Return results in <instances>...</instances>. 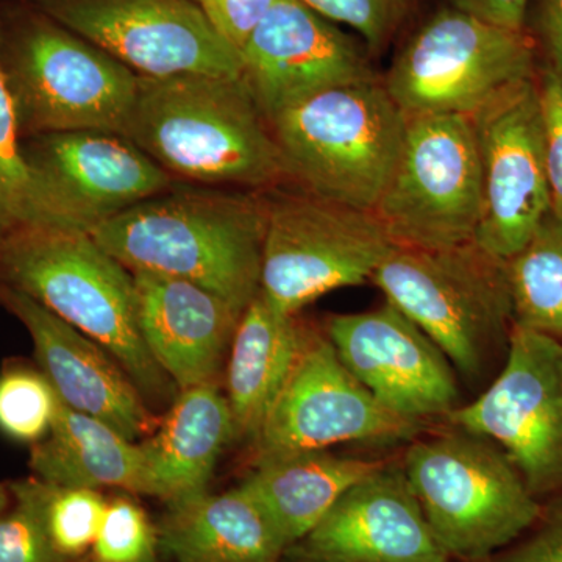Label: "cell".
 I'll use <instances>...</instances> for the list:
<instances>
[{"instance_id":"37","label":"cell","mask_w":562,"mask_h":562,"mask_svg":"<svg viewBox=\"0 0 562 562\" xmlns=\"http://www.w3.org/2000/svg\"><path fill=\"white\" fill-rule=\"evenodd\" d=\"M539 31L549 58V70L562 81V0H541Z\"/></svg>"},{"instance_id":"30","label":"cell","mask_w":562,"mask_h":562,"mask_svg":"<svg viewBox=\"0 0 562 562\" xmlns=\"http://www.w3.org/2000/svg\"><path fill=\"white\" fill-rule=\"evenodd\" d=\"M158 530L138 502L127 492L109 502L91 562H158Z\"/></svg>"},{"instance_id":"22","label":"cell","mask_w":562,"mask_h":562,"mask_svg":"<svg viewBox=\"0 0 562 562\" xmlns=\"http://www.w3.org/2000/svg\"><path fill=\"white\" fill-rule=\"evenodd\" d=\"M158 539L177 562H283L288 550L241 486L168 503Z\"/></svg>"},{"instance_id":"24","label":"cell","mask_w":562,"mask_h":562,"mask_svg":"<svg viewBox=\"0 0 562 562\" xmlns=\"http://www.w3.org/2000/svg\"><path fill=\"white\" fill-rule=\"evenodd\" d=\"M232 439L231 406L220 383L180 391L154 435L140 442L155 497L171 503L209 491L214 465Z\"/></svg>"},{"instance_id":"17","label":"cell","mask_w":562,"mask_h":562,"mask_svg":"<svg viewBox=\"0 0 562 562\" xmlns=\"http://www.w3.org/2000/svg\"><path fill=\"white\" fill-rule=\"evenodd\" d=\"M327 336L351 375L391 412L427 420L457 408L452 362L392 303L331 316Z\"/></svg>"},{"instance_id":"9","label":"cell","mask_w":562,"mask_h":562,"mask_svg":"<svg viewBox=\"0 0 562 562\" xmlns=\"http://www.w3.org/2000/svg\"><path fill=\"white\" fill-rule=\"evenodd\" d=\"M394 249L373 211L306 191L268 199L261 294L279 312L297 314L328 292L372 280Z\"/></svg>"},{"instance_id":"12","label":"cell","mask_w":562,"mask_h":562,"mask_svg":"<svg viewBox=\"0 0 562 562\" xmlns=\"http://www.w3.org/2000/svg\"><path fill=\"white\" fill-rule=\"evenodd\" d=\"M424 430L425 420L376 401L339 360L328 336L310 328L294 371L255 439V462L344 442L413 441Z\"/></svg>"},{"instance_id":"10","label":"cell","mask_w":562,"mask_h":562,"mask_svg":"<svg viewBox=\"0 0 562 562\" xmlns=\"http://www.w3.org/2000/svg\"><path fill=\"white\" fill-rule=\"evenodd\" d=\"M482 206L471 117L431 114L408 120L401 158L373 210L394 246L436 250L471 243Z\"/></svg>"},{"instance_id":"7","label":"cell","mask_w":562,"mask_h":562,"mask_svg":"<svg viewBox=\"0 0 562 562\" xmlns=\"http://www.w3.org/2000/svg\"><path fill=\"white\" fill-rule=\"evenodd\" d=\"M21 138L65 132L125 135L139 76L76 33L36 22L0 55Z\"/></svg>"},{"instance_id":"29","label":"cell","mask_w":562,"mask_h":562,"mask_svg":"<svg viewBox=\"0 0 562 562\" xmlns=\"http://www.w3.org/2000/svg\"><path fill=\"white\" fill-rule=\"evenodd\" d=\"M58 394L38 366L10 360L0 371V432L35 446L49 435Z\"/></svg>"},{"instance_id":"27","label":"cell","mask_w":562,"mask_h":562,"mask_svg":"<svg viewBox=\"0 0 562 562\" xmlns=\"http://www.w3.org/2000/svg\"><path fill=\"white\" fill-rule=\"evenodd\" d=\"M27 227H54L43 184L25 160L13 101L0 65V239Z\"/></svg>"},{"instance_id":"34","label":"cell","mask_w":562,"mask_h":562,"mask_svg":"<svg viewBox=\"0 0 562 562\" xmlns=\"http://www.w3.org/2000/svg\"><path fill=\"white\" fill-rule=\"evenodd\" d=\"M538 85L546 133L547 176L553 206L562 213V81L547 69Z\"/></svg>"},{"instance_id":"11","label":"cell","mask_w":562,"mask_h":562,"mask_svg":"<svg viewBox=\"0 0 562 562\" xmlns=\"http://www.w3.org/2000/svg\"><path fill=\"white\" fill-rule=\"evenodd\" d=\"M446 417L501 447L535 497L562 491V341L513 324L501 375Z\"/></svg>"},{"instance_id":"5","label":"cell","mask_w":562,"mask_h":562,"mask_svg":"<svg viewBox=\"0 0 562 562\" xmlns=\"http://www.w3.org/2000/svg\"><path fill=\"white\" fill-rule=\"evenodd\" d=\"M403 471L450 560H486L541 519V502L501 447L460 428L414 442Z\"/></svg>"},{"instance_id":"1","label":"cell","mask_w":562,"mask_h":562,"mask_svg":"<svg viewBox=\"0 0 562 562\" xmlns=\"http://www.w3.org/2000/svg\"><path fill=\"white\" fill-rule=\"evenodd\" d=\"M268 198L162 192L90 233L131 272L199 284L246 312L261 291Z\"/></svg>"},{"instance_id":"13","label":"cell","mask_w":562,"mask_h":562,"mask_svg":"<svg viewBox=\"0 0 562 562\" xmlns=\"http://www.w3.org/2000/svg\"><path fill=\"white\" fill-rule=\"evenodd\" d=\"M44 7L138 76L241 77V52L194 0H46Z\"/></svg>"},{"instance_id":"18","label":"cell","mask_w":562,"mask_h":562,"mask_svg":"<svg viewBox=\"0 0 562 562\" xmlns=\"http://www.w3.org/2000/svg\"><path fill=\"white\" fill-rule=\"evenodd\" d=\"M405 471L387 462L344 492L283 562H450Z\"/></svg>"},{"instance_id":"31","label":"cell","mask_w":562,"mask_h":562,"mask_svg":"<svg viewBox=\"0 0 562 562\" xmlns=\"http://www.w3.org/2000/svg\"><path fill=\"white\" fill-rule=\"evenodd\" d=\"M13 502L0 516V562H77L52 546L38 508L16 480L9 483Z\"/></svg>"},{"instance_id":"23","label":"cell","mask_w":562,"mask_h":562,"mask_svg":"<svg viewBox=\"0 0 562 562\" xmlns=\"http://www.w3.org/2000/svg\"><path fill=\"white\" fill-rule=\"evenodd\" d=\"M32 473L47 483L155 497L149 462L140 443L124 438L105 422L58 401L49 435L32 446Z\"/></svg>"},{"instance_id":"26","label":"cell","mask_w":562,"mask_h":562,"mask_svg":"<svg viewBox=\"0 0 562 562\" xmlns=\"http://www.w3.org/2000/svg\"><path fill=\"white\" fill-rule=\"evenodd\" d=\"M513 324L562 341V213L552 206L506 261Z\"/></svg>"},{"instance_id":"21","label":"cell","mask_w":562,"mask_h":562,"mask_svg":"<svg viewBox=\"0 0 562 562\" xmlns=\"http://www.w3.org/2000/svg\"><path fill=\"white\" fill-rule=\"evenodd\" d=\"M308 325L281 313L260 294L243 313L228 353L227 402L233 439L255 442L301 357Z\"/></svg>"},{"instance_id":"25","label":"cell","mask_w":562,"mask_h":562,"mask_svg":"<svg viewBox=\"0 0 562 562\" xmlns=\"http://www.w3.org/2000/svg\"><path fill=\"white\" fill-rule=\"evenodd\" d=\"M386 464L308 450L255 462V471L239 486L290 549L321 522L344 492Z\"/></svg>"},{"instance_id":"6","label":"cell","mask_w":562,"mask_h":562,"mask_svg":"<svg viewBox=\"0 0 562 562\" xmlns=\"http://www.w3.org/2000/svg\"><path fill=\"white\" fill-rule=\"evenodd\" d=\"M371 281L469 379L482 375L512 331L506 261L475 241L436 250L395 247Z\"/></svg>"},{"instance_id":"15","label":"cell","mask_w":562,"mask_h":562,"mask_svg":"<svg viewBox=\"0 0 562 562\" xmlns=\"http://www.w3.org/2000/svg\"><path fill=\"white\" fill-rule=\"evenodd\" d=\"M54 227L91 233L172 188L173 177L116 133L65 132L22 138Z\"/></svg>"},{"instance_id":"36","label":"cell","mask_w":562,"mask_h":562,"mask_svg":"<svg viewBox=\"0 0 562 562\" xmlns=\"http://www.w3.org/2000/svg\"><path fill=\"white\" fill-rule=\"evenodd\" d=\"M450 7L465 11L472 16L508 29L525 32L528 0H449Z\"/></svg>"},{"instance_id":"3","label":"cell","mask_w":562,"mask_h":562,"mask_svg":"<svg viewBox=\"0 0 562 562\" xmlns=\"http://www.w3.org/2000/svg\"><path fill=\"white\" fill-rule=\"evenodd\" d=\"M0 286L29 295L98 342L146 402L171 401L177 386L140 335L133 273L90 233L60 227L10 233L0 239Z\"/></svg>"},{"instance_id":"4","label":"cell","mask_w":562,"mask_h":562,"mask_svg":"<svg viewBox=\"0 0 562 562\" xmlns=\"http://www.w3.org/2000/svg\"><path fill=\"white\" fill-rule=\"evenodd\" d=\"M269 124L290 179L317 198L373 211L401 158L408 117L375 77L317 92Z\"/></svg>"},{"instance_id":"39","label":"cell","mask_w":562,"mask_h":562,"mask_svg":"<svg viewBox=\"0 0 562 562\" xmlns=\"http://www.w3.org/2000/svg\"><path fill=\"white\" fill-rule=\"evenodd\" d=\"M194 2H198V3H199V0H194Z\"/></svg>"},{"instance_id":"19","label":"cell","mask_w":562,"mask_h":562,"mask_svg":"<svg viewBox=\"0 0 562 562\" xmlns=\"http://www.w3.org/2000/svg\"><path fill=\"white\" fill-rule=\"evenodd\" d=\"M0 306L31 335L36 366L65 405L133 442L154 435L160 420L109 351L20 291L0 286Z\"/></svg>"},{"instance_id":"38","label":"cell","mask_w":562,"mask_h":562,"mask_svg":"<svg viewBox=\"0 0 562 562\" xmlns=\"http://www.w3.org/2000/svg\"><path fill=\"white\" fill-rule=\"evenodd\" d=\"M11 502H13V495H11L9 483H0V516L10 508Z\"/></svg>"},{"instance_id":"14","label":"cell","mask_w":562,"mask_h":562,"mask_svg":"<svg viewBox=\"0 0 562 562\" xmlns=\"http://www.w3.org/2000/svg\"><path fill=\"white\" fill-rule=\"evenodd\" d=\"M480 169L482 221L475 241L508 261L552 210L539 85L524 81L471 116Z\"/></svg>"},{"instance_id":"28","label":"cell","mask_w":562,"mask_h":562,"mask_svg":"<svg viewBox=\"0 0 562 562\" xmlns=\"http://www.w3.org/2000/svg\"><path fill=\"white\" fill-rule=\"evenodd\" d=\"M38 508L52 546L68 560L83 562L101 530L109 502L101 491L47 483L38 476L16 480Z\"/></svg>"},{"instance_id":"35","label":"cell","mask_w":562,"mask_h":562,"mask_svg":"<svg viewBox=\"0 0 562 562\" xmlns=\"http://www.w3.org/2000/svg\"><path fill=\"white\" fill-rule=\"evenodd\" d=\"M277 0H199L211 24L233 47L241 52L258 22Z\"/></svg>"},{"instance_id":"32","label":"cell","mask_w":562,"mask_h":562,"mask_svg":"<svg viewBox=\"0 0 562 562\" xmlns=\"http://www.w3.org/2000/svg\"><path fill=\"white\" fill-rule=\"evenodd\" d=\"M325 20L360 33L372 52L382 50L405 14V0H301Z\"/></svg>"},{"instance_id":"20","label":"cell","mask_w":562,"mask_h":562,"mask_svg":"<svg viewBox=\"0 0 562 562\" xmlns=\"http://www.w3.org/2000/svg\"><path fill=\"white\" fill-rule=\"evenodd\" d=\"M132 273L140 335L177 390L217 383L244 312L191 281Z\"/></svg>"},{"instance_id":"33","label":"cell","mask_w":562,"mask_h":562,"mask_svg":"<svg viewBox=\"0 0 562 562\" xmlns=\"http://www.w3.org/2000/svg\"><path fill=\"white\" fill-rule=\"evenodd\" d=\"M480 562H562V502L543 506L527 538Z\"/></svg>"},{"instance_id":"2","label":"cell","mask_w":562,"mask_h":562,"mask_svg":"<svg viewBox=\"0 0 562 562\" xmlns=\"http://www.w3.org/2000/svg\"><path fill=\"white\" fill-rule=\"evenodd\" d=\"M124 136L166 172L198 183L260 190L290 179L241 77L139 76Z\"/></svg>"},{"instance_id":"8","label":"cell","mask_w":562,"mask_h":562,"mask_svg":"<svg viewBox=\"0 0 562 562\" xmlns=\"http://www.w3.org/2000/svg\"><path fill=\"white\" fill-rule=\"evenodd\" d=\"M535 79V46L449 7L414 33L383 83L408 120L431 114L471 117L503 92Z\"/></svg>"},{"instance_id":"16","label":"cell","mask_w":562,"mask_h":562,"mask_svg":"<svg viewBox=\"0 0 562 562\" xmlns=\"http://www.w3.org/2000/svg\"><path fill=\"white\" fill-rule=\"evenodd\" d=\"M241 80L271 122L339 85L375 79L357 40L301 0H277L241 49Z\"/></svg>"}]
</instances>
